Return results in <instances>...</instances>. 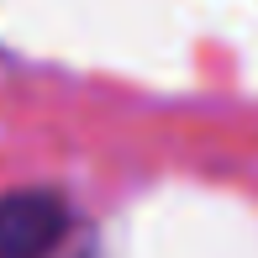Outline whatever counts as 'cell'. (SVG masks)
<instances>
[{"label": "cell", "mask_w": 258, "mask_h": 258, "mask_svg": "<svg viewBox=\"0 0 258 258\" xmlns=\"http://www.w3.org/2000/svg\"><path fill=\"white\" fill-rule=\"evenodd\" d=\"M69 232V201L53 190L0 195V258H48Z\"/></svg>", "instance_id": "6da1fadb"}]
</instances>
